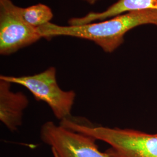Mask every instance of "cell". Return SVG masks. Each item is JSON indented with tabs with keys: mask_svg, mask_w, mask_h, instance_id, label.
<instances>
[{
	"mask_svg": "<svg viewBox=\"0 0 157 157\" xmlns=\"http://www.w3.org/2000/svg\"><path fill=\"white\" fill-rule=\"evenodd\" d=\"M59 124L67 129L94 137L111 146L107 152L112 157H157V133L135 129L94 126L71 117Z\"/></svg>",
	"mask_w": 157,
	"mask_h": 157,
	"instance_id": "obj_2",
	"label": "cell"
},
{
	"mask_svg": "<svg viewBox=\"0 0 157 157\" xmlns=\"http://www.w3.org/2000/svg\"><path fill=\"white\" fill-rule=\"evenodd\" d=\"M20 12L26 23L36 28L50 22L54 17L50 8L43 4L27 8L20 7Z\"/></svg>",
	"mask_w": 157,
	"mask_h": 157,
	"instance_id": "obj_8",
	"label": "cell"
},
{
	"mask_svg": "<svg viewBox=\"0 0 157 157\" xmlns=\"http://www.w3.org/2000/svg\"><path fill=\"white\" fill-rule=\"evenodd\" d=\"M42 37L37 28L23 19L20 7L11 0H0V54L10 56Z\"/></svg>",
	"mask_w": 157,
	"mask_h": 157,
	"instance_id": "obj_5",
	"label": "cell"
},
{
	"mask_svg": "<svg viewBox=\"0 0 157 157\" xmlns=\"http://www.w3.org/2000/svg\"><path fill=\"white\" fill-rule=\"evenodd\" d=\"M83 1H84L85 2H87V4H89V5H94L97 2H98V1H100V0H82Z\"/></svg>",
	"mask_w": 157,
	"mask_h": 157,
	"instance_id": "obj_9",
	"label": "cell"
},
{
	"mask_svg": "<svg viewBox=\"0 0 157 157\" xmlns=\"http://www.w3.org/2000/svg\"><path fill=\"white\" fill-rule=\"evenodd\" d=\"M56 68L51 67L41 73L23 76L1 75L0 79L12 84L22 86L32 94L36 100L46 103L55 117L62 121L71 117L76 98L73 90L65 91L56 80Z\"/></svg>",
	"mask_w": 157,
	"mask_h": 157,
	"instance_id": "obj_3",
	"label": "cell"
},
{
	"mask_svg": "<svg viewBox=\"0 0 157 157\" xmlns=\"http://www.w3.org/2000/svg\"><path fill=\"white\" fill-rule=\"evenodd\" d=\"M157 26V10H143L121 14L99 22L79 26H60L48 23L37 28L42 38L51 39L69 36L94 42L107 53H112L124 43V36L139 26Z\"/></svg>",
	"mask_w": 157,
	"mask_h": 157,
	"instance_id": "obj_1",
	"label": "cell"
},
{
	"mask_svg": "<svg viewBox=\"0 0 157 157\" xmlns=\"http://www.w3.org/2000/svg\"><path fill=\"white\" fill-rule=\"evenodd\" d=\"M54 157H57L56 156V155H54Z\"/></svg>",
	"mask_w": 157,
	"mask_h": 157,
	"instance_id": "obj_10",
	"label": "cell"
},
{
	"mask_svg": "<svg viewBox=\"0 0 157 157\" xmlns=\"http://www.w3.org/2000/svg\"><path fill=\"white\" fill-rule=\"evenodd\" d=\"M40 135L41 140L51 147L53 155L57 157H112L99 150L94 137L52 121L42 125Z\"/></svg>",
	"mask_w": 157,
	"mask_h": 157,
	"instance_id": "obj_4",
	"label": "cell"
},
{
	"mask_svg": "<svg viewBox=\"0 0 157 157\" xmlns=\"http://www.w3.org/2000/svg\"><path fill=\"white\" fill-rule=\"evenodd\" d=\"M157 10V0H118L101 12H91L80 17H72L68 21L69 26H79L102 21L130 12Z\"/></svg>",
	"mask_w": 157,
	"mask_h": 157,
	"instance_id": "obj_7",
	"label": "cell"
},
{
	"mask_svg": "<svg viewBox=\"0 0 157 157\" xmlns=\"http://www.w3.org/2000/svg\"><path fill=\"white\" fill-rule=\"evenodd\" d=\"M12 83L0 79V120L11 132L22 126L25 109L29 105L27 96L22 92L11 90Z\"/></svg>",
	"mask_w": 157,
	"mask_h": 157,
	"instance_id": "obj_6",
	"label": "cell"
}]
</instances>
